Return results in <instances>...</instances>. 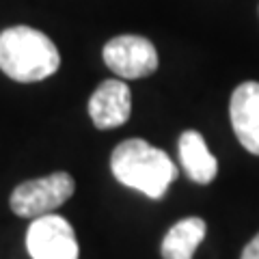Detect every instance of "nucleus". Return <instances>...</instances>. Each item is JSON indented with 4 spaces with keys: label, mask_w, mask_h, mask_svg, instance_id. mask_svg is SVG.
<instances>
[{
    "label": "nucleus",
    "mask_w": 259,
    "mask_h": 259,
    "mask_svg": "<svg viewBox=\"0 0 259 259\" xmlns=\"http://www.w3.org/2000/svg\"><path fill=\"white\" fill-rule=\"evenodd\" d=\"M110 168L119 184L147 194L149 199H162L177 180V166L168 153L143 139L119 143L110 156Z\"/></svg>",
    "instance_id": "1"
},
{
    "label": "nucleus",
    "mask_w": 259,
    "mask_h": 259,
    "mask_svg": "<svg viewBox=\"0 0 259 259\" xmlns=\"http://www.w3.org/2000/svg\"><path fill=\"white\" fill-rule=\"evenodd\" d=\"M61 67V54L46 32L11 26L0 32V69L15 82H39Z\"/></svg>",
    "instance_id": "2"
},
{
    "label": "nucleus",
    "mask_w": 259,
    "mask_h": 259,
    "mask_svg": "<svg viewBox=\"0 0 259 259\" xmlns=\"http://www.w3.org/2000/svg\"><path fill=\"white\" fill-rule=\"evenodd\" d=\"M76 190V182L69 173H52L39 180H30L20 184L11 192V209L22 218H39L52 214Z\"/></svg>",
    "instance_id": "3"
},
{
    "label": "nucleus",
    "mask_w": 259,
    "mask_h": 259,
    "mask_svg": "<svg viewBox=\"0 0 259 259\" xmlns=\"http://www.w3.org/2000/svg\"><path fill=\"white\" fill-rule=\"evenodd\" d=\"M104 63L123 80H136L158 69V50L141 35H119L104 46Z\"/></svg>",
    "instance_id": "4"
},
{
    "label": "nucleus",
    "mask_w": 259,
    "mask_h": 259,
    "mask_svg": "<svg viewBox=\"0 0 259 259\" xmlns=\"http://www.w3.org/2000/svg\"><path fill=\"white\" fill-rule=\"evenodd\" d=\"M26 248L32 259H78L80 255L71 225L56 214L32 218L26 231Z\"/></svg>",
    "instance_id": "5"
},
{
    "label": "nucleus",
    "mask_w": 259,
    "mask_h": 259,
    "mask_svg": "<svg viewBox=\"0 0 259 259\" xmlns=\"http://www.w3.org/2000/svg\"><path fill=\"white\" fill-rule=\"evenodd\" d=\"M132 115V93L123 80H104L89 100V117L100 130L119 127Z\"/></svg>",
    "instance_id": "6"
},
{
    "label": "nucleus",
    "mask_w": 259,
    "mask_h": 259,
    "mask_svg": "<svg viewBox=\"0 0 259 259\" xmlns=\"http://www.w3.org/2000/svg\"><path fill=\"white\" fill-rule=\"evenodd\" d=\"M231 127L246 151L259 156V82H242L231 93Z\"/></svg>",
    "instance_id": "7"
},
{
    "label": "nucleus",
    "mask_w": 259,
    "mask_h": 259,
    "mask_svg": "<svg viewBox=\"0 0 259 259\" xmlns=\"http://www.w3.org/2000/svg\"><path fill=\"white\" fill-rule=\"evenodd\" d=\"M180 160L184 171L197 184H212L218 173V160L207 149L205 139L197 130H186L180 136Z\"/></svg>",
    "instance_id": "8"
},
{
    "label": "nucleus",
    "mask_w": 259,
    "mask_h": 259,
    "mask_svg": "<svg viewBox=\"0 0 259 259\" xmlns=\"http://www.w3.org/2000/svg\"><path fill=\"white\" fill-rule=\"evenodd\" d=\"M205 233H207V225L199 216H190L175 223L166 231L164 240H162L160 246L162 259H192L194 250L203 242Z\"/></svg>",
    "instance_id": "9"
},
{
    "label": "nucleus",
    "mask_w": 259,
    "mask_h": 259,
    "mask_svg": "<svg viewBox=\"0 0 259 259\" xmlns=\"http://www.w3.org/2000/svg\"><path fill=\"white\" fill-rule=\"evenodd\" d=\"M240 259H259V233H257V236L244 246V250H242V257H240Z\"/></svg>",
    "instance_id": "10"
}]
</instances>
